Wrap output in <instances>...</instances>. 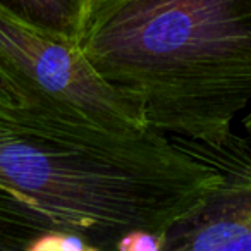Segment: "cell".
<instances>
[{
  "instance_id": "4",
  "label": "cell",
  "mask_w": 251,
  "mask_h": 251,
  "mask_svg": "<svg viewBox=\"0 0 251 251\" xmlns=\"http://www.w3.org/2000/svg\"><path fill=\"white\" fill-rule=\"evenodd\" d=\"M222 181L195 213L165 232L162 251H251V150L232 136L210 148L184 140Z\"/></svg>"
},
{
  "instance_id": "2",
  "label": "cell",
  "mask_w": 251,
  "mask_h": 251,
  "mask_svg": "<svg viewBox=\"0 0 251 251\" xmlns=\"http://www.w3.org/2000/svg\"><path fill=\"white\" fill-rule=\"evenodd\" d=\"M77 47L164 136L224 147L251 105V0H88Z\"/></svg>"
},
{
  "instance_id": "1",
  "label": "cell",
  "mask_w": 251,
  "mask_h": 251,
  "mask_svg": "<svg viewBox=\"0 0 251 251\" xmlns=\"http://www.w3.org/2000/svg\"><path fill=\"white\" fill-rule=\"evenodd\" d=\"M222 181L181 138L114 131L0 100V222L23 246L49 230L103 251L133 230L167 232Z\"/></svg>"
},
{
  "instance_id": "10",
  "label": "cell",
  "mask_w": 251,
  "mask_h": 251,
  "mask_svg": "<svg viewBox=\"0 0 251 251\" xmlns=\"http://www.w3.org/2000/svg\"><path fill=\"white\" fill-rule=\"evenodd\" d=\"M0 100H2V101H5V100H11V97H9V95L5 93V91L2 90V88H0Z\"/></svg>"
},
{
  "instance_id": "3",
  "label": "cell",
  "mask_w": 251,
  "mask_h": 251,
  "mask_svg": "<svg viewBox=\"0 0 251 251\" xmlns=\"http://www.w3.org/2000/svg\"><path fill=\"white\" fill-rule=\"evenodd\" d=\"M0 88L23 107L114 131L150 129L140 108L107 84L77 43L0 9Z\"/></svg>"
},
{
  "instance_id": "7",
  "label": "cell",
  "mask_w": 251,
  "mask_h": 251,
  "mask_svg": "<svg viewBox=\"0 0 251 251\" xmlns=\"http://www.w3.org/2000/svg\"><path fill=\"white\" fill-rule=\"evenodd\" d=\"M165 244V232L133 230L117 241L114 251H162Z\"/></svg>"
},
{
  "instance_id": "8",
  "label": "cell",
  "mask_w": 251,
  "mask_h": 251,
  "mask_svg": "<svg viewBox=\"0 0 251 251\" xmlns=\"http://www.w3.org/2000/svg\"><path fill=\"white\" fill-rule=\"evenodd\" d=\"M0 251H19V246H16L14 243L0 236Z\"/></svg>"
},
{
  "instance_id": "9",
  "label": "cell",
  "mask_w": 251,
  "mask_h": 251,
  "mask_svg": "<svg viewBox=\"0 0 251 251\" xmlns=\"http://www.w3.org/2000/svg\"><path fill=\"white\" fill-rule=\"evenodd\" d=\"M243 126H244V129L248 131V134H251V110L248 112L246 115H244V119H243Z\"/></svg>"
},
{
  "instance_id": "6",
  "label": "cell",
  "mask_w": 251,
  "mask_h": 251,
  "mask_svg": "<svg viewBox=\"0 0 251 251\" xmlns=\"http://www.w3.org/2000/svg\"><path fill=\"white\" fill-rule=\"evenodd\" d=\"M19 251H103L71 232L49 230L28 239Z\"/></svg>"
},
{
  "instance_id": "5",
  "label": "cell",
  "mask_w": 251,
  "mask_h": 251,
  "mask_svg": "<svg viewBox=\"0 0 251 251\" xmlns=\"http://www.w3.org/2000/svg\"><path fill=\"white\" fill-rule=\"evenodd\" d=\"M88 0H0V9L19 21L77 43Z\"/></svg>"
}]
</instances>
